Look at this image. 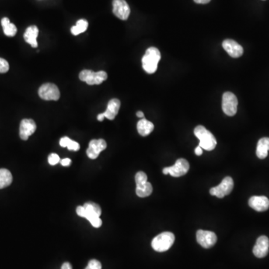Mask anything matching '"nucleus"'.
Masks as SVG:
<instances>
[{
	"instance_id": "ddd939ff",
	"label": "nucleus",
	"mask_w": 269,
	"mask_h": 269,
	"mask_svg": "<svg viewBox=\"0 0 269 269\" xmlns=\"http://www.w3.org/2000/svg\"><path fill=\"white\" fill-rule=\"evenodd\" d=\"M37 126L32 119H23L19 126V137L23 141H26L36 131Z\"/></svg>"
},
{
	"instance_id": "2f4dec72",
	"label": "nucleus",
	"mask_w": 269,
	"mask_h": 269,
	"mask_svg": "<svg viewBox=\"0 0 269 269\" xmlns=\"http://www.w3.org/2000/svg\"><path fill=\"white\" fill-rule=\"evenodd\" d=\"M61 165H63V166H69V165H71V159H68V158H67V159H62V160H61Z\"/></svg>"
},
{
	"instance_id": "72a5a7b5",
	"label": "nucleus",
	"mask_w": 269,
	"mask_h": 269,
	"mask_svg": "<svg viewBox=\"0 0 269 269\" xmlns=\"http://www.w3.org/2000/svg\"><path fill=\"white\" fill-rule=\"evenodd\" d=\"M61 269H72V266H71V263H64L61 266Z\"/></svg>"
},
{
	"instance_id": "6e6552de",
	"label": "nucleus",
	"mask_w": 269,
	"mask_h": 269,
	"mask_svg": "<svg viewBox=\"0 0 269 269\" xmlns=\"http://www.w3.org/2000/svg\"><path fill=\"white\" fill-rule=\"evenodd\" d=\"M237 97L231 92H225L222 97V109L224 114L234 116L237 112Z\"/></svg>"
},
{
	"instance_id": "6ab92c4d",
	"label": "nucleus",
	"mask_w": 269,
	"mask_h": 269,
	"mask_svg": "<svg viewBox=\"0 0 269 269\" xmlns=\"http://www.w3.org/2000/svg\"><path fill=\"white\" fill-rule=\"evenodd\" d=\"M38 28L36 26H31L26 29L25 32L24 38L26 43H29L33 48L38 47L37 38L38 36Z\"/></svg>"
},
{
	"instance_id": "423d86ee",
	"label": "nucleus",
	"mask_w": 269,
	"mask_h": 269,
	"mask_svg": "<svg viewBox=\"0 0 269 269\" xmlns=\"http://www.w3.org/2000/svg\"><path fill=\"white\" fill-rule=\"evenodd\" d=\"M233 187V179L231 176H227L218 186L211 188L210 190V193L211 195L216 196L218 198H223L231 194Z\"/></svg>"
},
{
	"instance_id": "cd10ccee",
	"label": "nucleus",
	"mask_w": 269,
	"mask_h": 269,
	"mask_svg": "<svg viewBox=\"0 0 269 269\" xmlns=\"http://www.w3.org/2000/svg\"><path fill=\"white\" fill-rule=\"evenodd\" d=\"M67 148H68L69 151H78V150L80 149V145L77 141L71 140L68 145H67Z\"/></svg>"
},
{
	"instance_id": "c85d7f7f",
	"label": "nucleus",
	"mask_w": 269,
	"mask_h": 269,
	"mask_svg": "<svg viewBox=\"0 0 269 269\" xmlns=\"http://www.w3.org/2000/svg\"><path fill=\"white\" fill-rule=\"evenodd\" d=\"M90 223H91L92 226L95 228H99V227H101L102 224H103V223H102V220L100 219L99 217H95V218H92V219L90 221Z\"/></svg>"
},
{
	"instance_id": "39448f33",
	"label": "nucleus",
	"mask_w": 269,
	"mask_h": 269,
	"mask_svg": "<svg viewBox=\"0 0 269 269\" xmlns=\"http://www.w3.org/2000/svg\"><path fill=\"white\" fill-rule=\"evenodd\" d=\"M78 77L81 81L86 82L89 85H100L108 78L107 74L105 71L94 72L90 70L81 71Z\"/></svg>"
},
{
	"instance_id": "c9c22d12",
	"label": "nucleus",
	"mask_w": 269,
	"mask_h": 269,
	"mask_svg": "<svg viewBox=\"0 0 269 269\" xmlns=\"http://www.w3.org/2000/svg\"><path fill=\"white\" fill-rule=\"evenodd\" d=\"M105 116L104 115H103V113H101V114H99L97 115V120H99V121H103V120H104Z\"/></svg>"
},
{
	"instance_id": "f8f14e48",
	"label": "nucleus",
	"mask_w": 269,
	"mask_h": 269,
	"mask_svg": "<svg viewBox=\"0 0 269 269\" xmlns=\"http://www.w3.org/2000/svg\"><path fill=\"white\" fill-rule=\"evenodd\" d=\"M107 148V144L104 139H93L90 141L87 149V155L90 159H95L99 156V154Z\"/></svg>"
},
{
	"instance_id": "412c9836",
	"label": "nucleus",
	"mask_w": 269,
	"mask_h": 269,
	"mask_svg": "<svg viewBox=\"0 0 269 269\" xmlns=\"http://www.w3.org/2000/svg\"><path fill=\"white\" fill-rule=\"evenodd\" d=\"M269 151V138H262L258 141L256 155L260 159H266Z\"/></svg>"
},
{
	"instance_id": "4be33fe9",
	"label": "nucleus",
	"mask_w": 269,
	"mask_h": 269,
	"mask_svg": "<svg viewBox=\"0 0 269 269\" xmlns=\"http://www.w3.org/2000/svg\"><path fill=\"white\" fill-rule=\"evenodd\" d=\"M1 23H2L3 32L5 36H8V37H14L16 35L17 32H18V29H17L15 24L10 22L8 18H2Z\"/></svg>"
},
{
	"instance_id": "a211bd4d",
	"label": "nucleus",
	"mask_w": 269,
	"mask_h": 269,
	"mask_svg": "<svg viewBox=\"0 0 269 269\" xmlns=\"http://www.w3.org/2000/svg\"><path fill=\"white\" fill-rule=\"evenodd\" d=\"M85 210V217L88 221H91L95 217H99L102 213L100 207L93 202H87L84 204Z\"/></svg>"
},
{
	"instance_id": "aec40b11",
	"label": "nucleus",
	"mask_w": 269,
	"mask_h": 269,
	"mask_svg": "<svg viewBox=\"0 0 269 269\" xmlns=\"http://www.w3.org/2000/svg\"><path fill=\"white\" fill-rule=\"evenodd\" d=\"M154 129V123L145 118L141 119L137 123V130L141 136H148Z\"/></svg>"
},
{
	"instance_id": "7c9ffc66",
	"label": "nucleus",
	"mask_w": 269,
	"mask_h": 269,
	"mask_svg": "<svg viewBox=\"0 0 269 269\" xmlns=\"http://www.w3.org/2000/svg\"><path fill=\"white\" fill-rule=\"evenodd\" d=\"M77 213L78 216L82 217V218H85V210L84 207L79 206V207L77 208Z\"/></svg>"
},
{
	"instance_id": "f03ea898",
	"label": "nucleus",
	"mask_w": 269,
	"mask_h": 269,
	"mask_svg": "<svg viewBox=\"0 0 269 269\" xmlns=\"http://www.w3.org/2000/svg\"><path fill=\"white\" fill-rule=\"evenodd\" d=\"M195 136L200 140L199 146L207 151H213L217 145L215 137L204 126H197L194 130Z\"/></svg>"
},
{
	"instance_id": "4468645a",
	"label": "nucleus",
	"mask_w": 269,
	"mask_h": 269,
	"mask_svg": "<svg viewBox=\"0 0 269 269\" xmlns=\"http://www.w3.org/2000/svg\"><path fill=\"white\" fill-rule=\"evenodd\" d=\"M223 48L232 58H237L243 54V48L237 42L231 39L224 40L222 43Z\"/></svg>"
},
{
	"instance_id": "5701e85b",
	"label": "nucleus",
	"mask_w": 269,
	"mask_h": 269,
	"mask_svg": "<svg viewBox=\"0 0 269 269\" xmlns=\"http://www.w3.org/2000/svg\"><path fill=\"white\" fill-rule=\"evenodd\" d=\"M13 180V176L9 171L2 168L0 169V189L8 187L11 184Z\"/></svg>"
},
{
	"instance_id": "f704fd0d",
	"label": "nucleus",
	"mask_w": 269,
	"mask_h": 269,
	"mask_svg": "<svg viewBox=\"0 0 269 269\" xmlns=\"http://www.w3.org/2000/svg\"><path fill=\"white\" fill-rule=\"evenodd\" d=\"M194 2L197 4H207L211 1V0H194Z\"/></svg>"
},
{
	"instance_id": "9d476101",
	"label": "nucleus",
	"mask_w": 269,
	"mask_h": 269,
	"mask_svg": "<svg viewBox=\"0 0 269 269\" xmlns=\"http://www.w3.org/2000/svg\"><path fill=\"white\" fill-rule=\"evenodd\" d=\"M197 241L204 249H210L216 244L217 235L211 231L199 230L197 232Z\"/></svg>"
},
{
	"instance_id": "1a4fd4ad",
	"label": "nucleus",
	"mask_w": 269,
	"mask_h": 269,
	"mask_svg": "<svg viewBox=\"0 0 269 269\" xmlns=\"http://www.w3.org/2000/svg\"><path fill=\"white\" fill-rule=\"evenodd\" d=\"M38 95L44 100H58L60 98L59 89L55 84L45 83L39 88Z\"/></svg>"
},
{
	"instance_id": "0eeeda50",
	"label": "nucleus",
	"mask_w": 269,
	"mask_h": 269,
	"mask_svg": "<svg viewBox=\"0 0 269 269\" xmlns=\"http://www.w3.org/2000/svg\"><path fill=\"white\" fill-rule=\"evenodd\" d=\"M189 168L190 165L186 159H179L176 160V163L173 166L164 168L163 173L165 175L169 173L173 177H179L186 175L189 172Z\"/></svg>"
},
{
	"instance_id": "2eb2a0df",
	"label": "nucleus",
	"mask_w": 269,
	"mask_h": 269,
	"mask_svg": "<svg viewBox=\"0 0 269 269\" xmlns=\"http://www.w3.org/2000/svg\"><path fill=\"white\" fill-rule=\"evenodd\" d=\"M269 250V239L266 235L258 238L256 245L253 247V253L258 258L267 256Z\"/></svg>"
},
{
	"instance_id": "e433bc0d",
	"label": "nucleus",
	"mask_w": 269,
	"mask_h": 269,
	"mask_svg": "<svg viewBox=\"0 0 269 269\" xmlns=\"http://www.w3.org/2000/svg\"><path fill=\"white\" fill-rule=\"evenodd\" d=\"M136 115H137V117H139V118H144V113H143L142 112H141V111H139V112H137Z\"/></svg>"
},
{
	"instance_id": "a878e982",
	"label": "nucleus",
	"mask_w": 269,
	"mask_h": 269,
	"mask_svg": "<svg viewBox=\"0 0 269 269\" xmlns=\"http://www.w3.org/2000/svg\"><path fill=\"white\" fill-rule=\"evenodd\" d=\"M9 70V64L6 60L0 58V74H5Z\"/></svg>"
},
{
	"instance_id": "20e7f679",
	"label": "nucleus",
	"mask_w": 269,
	"mask_h": 269,
	"mask_svg": "<svg viewBox=\"0 0 269 269\" xmlns=\"http://www.w3.org/2000/svg\"><path fill=\"white\" fill-rule=\"evenodd\" d=\"M136 189L135 192L139 197H146L151 195L153 192V186L148 182V176L144 172H139L135 175Z\"/></svg>"
},
{
	"instance_id": "bb28decb",
	"label": "nucleus",
	"mask_w": 269,
	"mask_h": 269,
	"mask_svg": "<svg viewBox=\"0 0 269 269\" xmlns=\"http://www.w3.org/2000/svg\"><path fill=\"white\" fill-rule=\"evenodd\" d=\"M48 162L50 165H56L61 162L59 155H57L56 154H51L48 157Z\"/></svg>"
},
{
	"instance_id": "f257e3e1",
	"label": "nucleus",
	"mask_w": 269,
	"mask_h": 269,
	"mask_svg": "<svg viewBox=\"0 0 269 269\" xmlns=\"http://www.w3.org/2000/svg\"><path fill=\"white\" fill-rule=\"evenodd\" d=\"M161 59V53L156 47H150L142 58L143 69L149 74L156 71L158 64Z\"/></svg>"
},
{
	"instance_id": "c756f323",
	"label": "nucleus",
	"mask_w": 269,
	"mask_h": 269,
	"mask_svg": "<svg viewBox=\"0 0 269 269\" xmlns=\"http://www.w3.org/2000/svg\"><path fill=\"white\" fill-rule=\"evenodd\" d=\"M71 141V139H70L68 137H63V138H61V140H60V146L62 147V148H67V145H68V144H69Z\"/></svg>"
},
{
	"instance_id": "dca6fc26",
	"label": "nucleus",
	"mask_w": 269,
	"mask_h": 269,
	"mask_svg": "<svg viewBox=\"0 0 269 269\" xmlns=\"http://www.w3.org/2000/svg\"><path fill=\"white\" fill-rule=\"evenodd\" d=\"M249 206L257 211H265L269 210V200L266 196H253L249 199Z\"/></svg>"
},
{
	"instance_id": "393cba45",
	"label": "nucleus",
	"mask_w": 269,
	"mask_h": 269,
	"mask_svg": "<svg viewBox=\"0 0 269 269\" xmlns=\"http://www.w3.org/2000/svg\"><path fill=\"white\" fill-rule=\"evenodd\" d=\"M85 269H102L101 263L96 260H90L88 266Z\"/></svg>"
},
{
	"instance_id": "b1692460",
	"label": "nucleus",
	"mask_w": 269,
	"mask_h": 269,
	"mask_svg": "<svg viewBox=\"0 0 269 269\" xmlns=\"http://www.w3.org/2000/svg\"><path fill=\"white\" fill-rule=\"evenodd\" d=\"M88 21L83 19H79V20L77 21L76 26H73L71 28V33L74 36H78L79 34L85 32L87 30V29H88Z\"/></svg>"
},
{
	"instance_id": "7ed1b4c3",
	"label": "nucleus",
	"mask_w": 269,
	"mask_h": 269,
	"mask_svg": "<svg viewBox=\"0 0 269 269\" xmlns=\"http://www.w3.org/2000/svg\"><path fill=\"white\" fill-rule=\"evenodd\" d=\"M175 236L171 232H164L153 239L152 248L157 252H165L172 248L174 243Z\"/></svg>"
},
{
	"instance_id": "f3484780",
	"label": "nucleus",
	"mask_w": 269,
	"mask_h": 269,
	"mask_svg": "<svg viewBox=\"0 0 269 269\" xmlns=\"http://www.w3.org/2000/svg\"><path fill=\"white\" fill-rule=\"evenodd\" d=\"M120 101L118 99H112L109 101L106 112H103L105 117L112 120L115 118L120 110Z\"/></svg>"
},
{
	"instance_id": "473e14b6",
	"label": "nucleus",
	"mask_w": 269,
	"mask_h": 269,
	"mask_svg": "<svg viewBox=\"0 0 269 269\" xmlns=\"http://www.w3.org/2000/svg\"><path fill=\"white\" fill-rule=\"evenodd\" d=\"M194 153H195L197 155H201L202 154H203V148L200 147V146H197V148L194 150Z\"/></svg>"
},
{
	"instance_id": "9b49d317",
	"label": "nucleus",
	"mask_w": 269,
	"mask_h": 269,
	"mask_svg": "<svg viewBox=\"0 0 269 269\" xmlns=\"http://www.w3.org/2000/svg\"><path fill=\"white\" fill-rule=\"evenodd\" d=\"M113 13L119 19L127 20L130 15V8L125 0H113Z\"/></svg>"
}]
</instances>
